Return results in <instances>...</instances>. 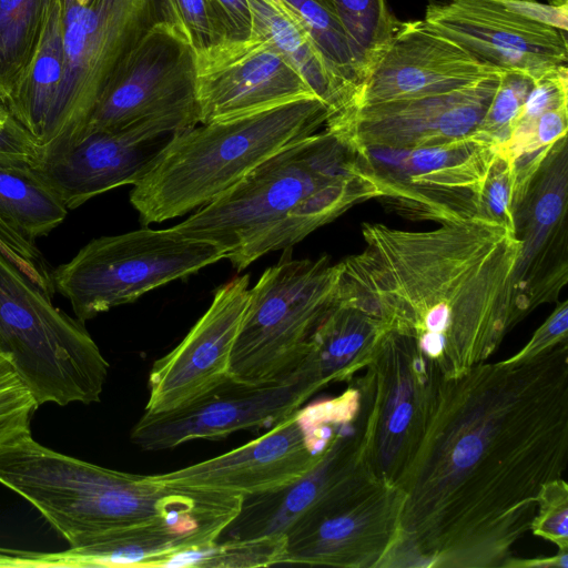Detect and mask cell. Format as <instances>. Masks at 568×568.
<instances>
[{
  "label": "cell",
  "mask_w": 568,
  "mask_h": 568,
  "mask_svg": "<svg viewBox=\"0 0 568 568\" xmlns=\"http://www.w3.org/2000/svg\"><path fill=\"white\" fill-rule=\"evenodd\" d=\"M568 462V343L440 377L379 568H497Z\"/></svg>",
  "instance_id": "1"
},
{
  "label": "cell",
  "mask_w": 568,
  "mask_h": 568,
  "mask_svg": "<svg viewBox=\"0 0 568 568\" xmlns=\"http://www.w3.org/2000/svg\"><path fill=\"white\" fill-rule=\"evenodd\" d=\"M366 247L337 263L336 295L413 338L445 378L486 362L516 325L520 242L475 216L407 231L364 223Z\"/></svg>",
  "instance_id": "2"
},
{
  "label": "cell",
  "mask_w": 568,
  "mask_h": 568,
  "mask_svg": "<svg viewBox=\"0 0 568 568\" xmlns=\"http://www.w3.org/2000/svg\"><path fill=\"white\" fill-rule=\"evenodd\" d=\"M0 483L28 500L69 542L223 505L236 495L166 486L109 469L36 442L31 432L0 446Z\"/></svg>",
  "instance_id": "3"
},
{
  "label": "cell",
  "mask_w": 568,
  "mask_h": 568,
  "mask_svg": "<svg viewBox=\"0 0 568 568\" xmlns=\"http://www.w3.org/2000/svg\"><path fill=\"white\" fill-rule=\"evenodd\" d=\"M328 116V106L310 97L178 131L133 184L130 202L144 225L200 209Z\"/></svg>",
  "instance_id": "4"
},
{
  "label": "cell",
  "mask_w": 568,
  "mask_h": 568,
  "mask_svg": "<svg viewBox=\"0 0 568 568\" xmlns=\"http://www.w3.org/2000/svg\"><path fill=\"white\" fill-rule=\"evenodd\" d=\"M83 324L0 252V352L39 406L100 402L109 363Z\"/></svg>",
  "instance_id": "5"
},
{
  "label": "cell",
  "mask_w": 568,
  "mask_h": 568,
  "mask_svg": "<svg viewBox=\"0 0 568 568\" xmlns=\"http://www.w3.org/2000/svg\"><path fill=\"white\" fill-rule=\"evenodd\" d=\"M362 173L357 152L325 129L277 152L173 227L227 256L278 223L321 185Z\"/></svg>",
  "instance_id": "6"
},
{
  "label": "cell",
  "mask_w": 568,
  "mask_h": 568,
  "mask_svg": "<svg viewBox=\"0 0 568 568\" xmlns=\"http://www.w3.org/2000/svg\"><path fill=\"white\" fill-rule=\"evenodd\" d=\"M338 270L323 255L285 254L253 288L234 343L230 378L250 385L282 381L303 361L312 335L336 300Z\"/></svg>",
  "instance_id": "7"
},
{
  "label": "cell",
  "mask_w": 568,
  "mask_h": 568,
  "mask_svg": "<svg viewBox=\"0 0 568 568\" xmlns=\"http://www.w3.org/2000/svg\"><path fill=\"white\" fill-rule=\"evenodd\" d=\"M165 0H62L64 67L39 148L75 140Z\"/></svg>",
  "instance_id": "8"
},
{
  "label": "cell",
  "mask_w": 568,
  "mask_h": 568,
  "mask_svg": "<svg viewBox=\"0 0 568 568\" xmlns=\"http://www.w3.org/2000/svg\"><path fill=\"white\" fill-rule=\"evenodd\" d=\"M225 256L217 246L187 239L174 227H143L91 240L50 272V281L84 323Z\"/></svg>",
  "instance_id": "9"
},
{
  "label": "cell",
  "mask_w": 568,
  "mask_h": 568,
  "mask_svg": "<svg viewBox=\"0 0 568 568\" xmlns=\"http://www.w3.org/2000/svg\"><path fill=\"white\" fill-rule=\"evenodd\" d=\"M359 393L348 383L335 397L301 407L257 438L213 458L159 475L156 483L248 497L302 477L337 433L355 423Z\"/></svg>",
  "instance_id": "10"
},
{
  "label": "cell",
  "mask_w": 568,
  "mask_h": 568,
  "mask_svg": "<svg viewBox=\"0 0 568 568\" xmlns=\"http://www.w3.org/2000/svg\"><path fill=\"white\" fill-rule=\"evenodd\" d=\"M364 369L349 382L359 393L355 427L375 476L397 487L443 375L413 338L392 331L384 333Z\"/></svg>",
  "instance_id": "11"
},
{
  "label": "cell",
  "mask_w": 568,
  "mask_h": 568,
  "mask_svg": "<svg viewBox=\"0 0 568 568\" xmlns=\"http://www.w3.org/2000/svg\"><path fill=\"white\" fill-rule=\"evenodd\" d=\"M498 144L473 134L413 149L357 151L362 171L392 211L438 224L479 216L480 194Z\"/></svg>",
  "instance_id": "12"
},
{
  "label": "cell",
  "mask_w": 568,
  "mask_h": 568,
  "mask_svg": "<svg viewBox=\"0 0 568 568\" xmlns=\"http://www.w3.org/2000/svg\"><path fill=\"white\" fill-rule=\"evenodd\" d=\"M403 491L368 475L285 535L280 565L379 568L399 532Z\"/></svg>",
  "instance_id": "13"
},
{
  "label": "cell",
  "mask_w": 568,
  "mask_h": 568,
  "mask_svg": "<svg viewBox=\"0 0 568 568\" xmlns=\"http://www.w3.org/2000/svg\"><path fill=\"white\" fill-rule=\"evenodd\" d=\"M200 123L189 114L138 121L125 128L95 131L40 149L33 170L68 210L114 187L134 184L172 135Z\"/></svg>",
  "instance_id": "14"
},
{
  "label": "cell",
  "mask_w": 568,
  "mask_h": 568,
  "mask_svg": "<svg viewBox=\"0 0 568 568\" xmlns=\"http://www.w3.org/2000/svg\"><path fill=\"white\" fill-rule=\"evenodd\" d=\"M171 114H189L200 120L195 51L173 20H163L131 51L75 140L91 132L119 130Z\"/></svg>",
  "instance_id": "15"
},
{
  "label": "cell",
  "mask_w": 568,
  "mask_h": 568,
  "mask_svg": "<svg viewBox=\"0 0 568 568\" xmlns=\"http://www.w3.org/2000/svg\"><path fill=\"white\" fill-rule=\"evenodd\" d=\"M568 144L559 139L534 174L515 210L520 242L511 282L515 325L558 300L568 280Z\"/></svg>",
  "instance_id": "16"
},
{
  "label": "cell",
  "mask_w": 568,
  "mask_h": 568,
  "mask_svg": "<svg viewBox=\"0 0 568 568\" xmlns=\"http://www.w3.org/2000/svg\"><path fill=\"white\" fill-rule=\"evenodd\" d=\"M315 389L296 371L278 382L250 385L231 378L180 408L145 413L130 433L146 452L194 439H219L246 429L272 427L306 404Z\"/></svg>",
  "instance_id": "17"
},
{
  "label": "cell",
  "mask_w": 568,
  "mask_h": 568,
  "mask_svg": "<svg viewBox=\"0 0 568 568\" xmlns=\"http://www.w3.org/2000/svg\"><path fill=\"white\" fill-rule=\"evenodd\" d=\"M500 73L455 92L348 108L325 129L356 152L366 148L439 145L476 133L497 90Z\"/></svg>",
  "instance_id": "18"
},
{
  "label": "cell",
  "mask_w": 568,
  "mask_h": 568,
  "mask_svg": "<svg viewBox=\"0 0 568 568\" xmlns=\"http://www.w3.org/2000/svg\"><path fill=\"white\" fill-rule=\"evenodd\" d=\"M243 497L189 515L156 519L85 537L65 550H23L24 568L171 567L214 545L240 511Z\"/></svg>",
  "instance_id": "19"
},
{
  "label": "cell",
  "mask_w": 568,
  "mask_h": 568,
  "mask_svg": "<svg viewBox=\"0 0 568 568\" xmlns=\"http://www.w3.org/2000/svg\"><path fill=\"white\" fill-rule=\"evenodd\" d=\"M195 97L200 123H209L316 95L267 40L251 36L195 51Z\"/></svg>",
  "instance_id": "20"
},
{
  "label": "cell",
  "mask_w": 568,
  "mask_h": 568,
  "mask_svg": "<svg viewBox=\"0 0 568 568\" xmlns=\"http://www.w3.org/2000/svg\"><path fill=\"white\" fill-rule=\"evenodd\" d=\"M424 21L478 61L534 80L567 65V32L528 20L494 0L429 1Z\"/></svg>",
  "instance_id": "21"
},
{
  "label": "cell",
  "mask_w": 568,
  "mask_h": 568,
  "mask_svg": "<svg viewBox=\"0 0 568 568\" xmlns=\"http://www.w3.org/2000/svg\"><path fill=\"white\" fill-rule=\"evenodd\" d=\"M248 283L250 276L243 275L219 287L185 337L153 363L145 413L185 406L230 378L234 343L248 304Z\"/></svg>",
  "instance_id": "22"
},
{
  "label": "cell",
  "mask_w": 568,
  "mask_h": 568,
  "mask_svg": "<svg viewBox=\"0 0 568 568\" xmlns=\"http://www.w3.org/2000/svg\"><path fill=\"white\" fill-rule=\"evenodd\" d=\"M499 71L430 29L424 20L402 22L349 108L446 94Z\"/></svg>",
  "instance_id": "23"
},
{
  "label": "cell",
  "mask_w": 568,
  "mask_h": 568,
  "mask_svg": "<svg viewBox=\"0 0 568 568\" xmlns=\"http://www.w3.org/2000/svg\"><path fill=\"white\" fill-rule=\"evenodd\" d=\"M369 474L374 473L354 423L335 435L320 462L302 477L276 490L244 497L217 541L285 536L302 518Z\"/></svg>",
  "instance_id": "24"
},
{
  "label": "cell",
  "mask_w": 568,
  "mask_h": 568,
  "mask_svg": "<svg viewBox=\"0 0 568 568\" xmlns=\"http://www.w3.org/2000/svg\"><path fill=\"white\" fill-rule=\"evenodd\" d=\"M68 209L31 162L0 156V239L24 264L30 278L50 293V273L36 241L60 225Z\"/></svg>",
  "instance_id": "25"
},
{
  "label": "cell",
  "mask_w": 568,
  "mask_h": 568,
  "mask_svg": "<svg viewBox=\"0 0 568 568\" xmlns=\"http://www.w3.org/2000/svg\"><path fill=\"white\" fill-rule=\"evenodd\" d=\"M386 331L377 318L336 295L295 371L316 393L334 383L348 384L364 369Z\"/></svg>",
  "instance_id": "26"
},
{
  "label": "cell",
  "mask_w": 568,
  "mask_h": 568,
  "mask_svg": "<svg viewBox=\"0 0 568 568\" xmlns=\"http://www.w3.org/2000/svg\"><path fill=\"white\" fill-rule=\"evenodd\" d=\"M377 196L374 182L364 172L329 181L304 197L278 223L226 258L241 271L268 252L290 248L354 204Z\"/></svg>",
  "instance_id": "27"
},
{
  "label": "cell",
  "mask_w": 568,
  "mask_h": 568,
  "mask_svg": "<svg viewBox=\"0 0 568 568\" xmlns=\"http://www.w3.org/2000/svg\"><path fill=\"white\" fill-rule=\"evenodd\" d=\"M63 67L62 0H45L36 52L24 77L6 104L10 115L37 145L60 85Z\"/></svg>",
  "instance_id": "28"
},
{
  "label": "cell",
  "mask_w": 568,
  "mask_h": 568,
  "mask_svg": "<svg viewBox=\"0 0 568 568\" xmlns=\"http://www.w3.org/2000/svg\"><path fill=\"white\" fill-rule=\"evenodd\" d=\"M252 34L267 40L300 73L329 109V116L354 102L352 93L332 74L322 54L296 19L264 0H247ZM328 116V118H329Z\"/></svg>",
  "instance_id": "29"
},
{
  "label": "cell",
  "mask_w": 568,
  "mask_h": 568,
  "mask_svg": "<svg viewBox=\"0 0 568 568\" xmlns=\"http://www.w3.org/2000/svg\"><path fill=\"white\" fill-rule=\"evenodd\" d=\"M45 0H0V100L7 104L36 52Z\"/></svg>",
  "instance_id": "30"
},
{
  "label": "cell",
  "mask_w": 568,
  "mask_h": 568,
  "mask_svg": "<svg viewBox=\"0 0 568 568\" xmlns=\"http://www.w3.org/2000/svg\"><path fill=\"white\" fill-rule=\"evenodd\" d=\"M345 31L361 83L400 26L385 0H331ZM362 85V84H361Z\"/></svg>",
  "instance_id": "31"
},
{
  "label": "cell",
  "mask_w": 568,
  "mask_h": 568,
  "mask_svg": "<svg viewBox=\"0 0 568 568\" xmlns=\"http://www.w3.org/2000/svg\"><path fill=\"white\" fill-rule=\"evenodd\" d=\"M304 28L332 74L355 98L361 88L348 41L331 0H281ZM354 103V102H353Z\"/></svg>",
  "instance_id": "32"
},
{
  "label": "cell",
  "mask_w": 568,
  "mask_h": 568,
  "mask_svg": "<svg viewBox=\"0 0 568 568\" xmlns=\"http://www.w3.org/2000/svg\"><path fill=\"white\" fill-rule=\"evenodd\" d=\"M285 536H266L217 541L211 547L180 558L173 566L252 568L280 565Z\"/></svg>",
  "instance_id": "33"
},
{
  "label": "cell",
  "mask_w": 568,
  "mask_h": 568,
  "mask_svg": "<svg viewBox=\"0 0 568 568\" xmlns=\"http://www.w3.org/2000/svg\"><path fill=\"white\" fill-rule=\"evenodd\" d=\"M535 80L519 71H501L497 90L475 134L498 145L510 135Z\"/></svg>",
  "instance_id": "34"
},
{
  "label": "cell",
  "mask_w": 568,
  "mask_h": 568,
  "mask_svg": "<svg viewBox=\"0 0 568 568\" xmlns=\"http://www.w3.org/2000/svg\"><path fill=\"white\" fill-rule=\"evenodd\" d=\"M514 187V164L497 149L481 190L479 216L515 232Z\"/></svg>",
  "instance_id": "35"
},
{
  "label": "cell",
  "mask_w": 568,
  "mask_h": 568,
  "mask_svg": "<svg viewBox=\"0 0 568 568\" xmlns=\"http://www.w3.org/2000/svg\"><path fill=\"white\" fill-rule=\"evenodd\" d=\"M530 530L558 549H568V485L562 478L541 488Z\"/></svg>",
  "instance_id": "36"
},
{
  "label": "cell",
  "mask_w": 568,
  "mask_h": 568,
  "mask_svg": "<svg viewBox=\"0 0 568 568\" xmlns=\"http://www.w3.org/2000/svg\"><path fill=\"white\" fill-rule=\"evenodd\" d=\"M38 407L18 376L0 383V446L30 432Z\"/></svg>",
  "instance_id": "37"
},
{
  "label": "cell",
  "mask_w": 568,
  "mask_h": 568,
  "mask_svg": "<svg viewBox=\"0 0 568 568\" xmlns=\"http://www.w3.org/2000/svg\"><path fill=\"white\" fill-rule=\"evenodd\" d=\"M165 2L172 20L182 29L194 51L220 42L205 0H165Z\"/></svg>",
  "instance_id": "38"
},
{
  "label": "cell",
  "mask_w": 568,
  "mask_h": 568,
  "mask_svg": "<svg viewBox=\"0 0 568 568\" xmlns=\"http://www.w3.org/2000/svg\"><path fill=\"white\" fill-rule=\"evenodd\" d=\"M205 4L220 41L251 37L252 13L247 0H205Z\"/></svg>",
  "instance_id": "39"
},
{
  "label": "cell",
  "mask_w": 568,
  "mask_h": 568,
  "mask_svg": "<svg viewBox=\"0 0 568 568\" xmlns=\"http://www.w3.org/2000/svg\"><path fill=\"white\" fill-rule=\"evenodd\" d=\"M568 302H560L541 326L534 333L530 341L515 355L505 359L507 363L527 361L567 341Z\"/></svg>",
  "instance_id": "40"
},
{
  "label": "cell",
  "mask_w": 568,
  "mask_h": 568,
  "mask_svg": "<svg viewBox=\"0 0 568 568\" xmlns=\"http://www.w3.org/2000/svg\"><path fill=\"white\" fill-rule=\"evenodd\" d=\"M39 155L40 148L18 121L11 115L0 118V156L33 163Z\"/></svg>",
  "instance_id": "41"
},
{
  "label": "cell",
  "mask_w": 568,
  "mask_h": 568,
  "mask_svg": "<svg viewBox=\"0 0 568 568\" xmlns=\"http://www.w3.org/2000/svg\"><path fill=\"white\" fill-rule=\"evenodd\" d=\"M506 10L528 20L554 27L567 32L568 7L544 4L537 0H494Z\"/></svg>",
  "instance_id": "42"
},
{
  "label": "cell",
  "mask_w": 568,
  "mask_h": 568,
  "mask_svg": "<svg viewBox=\"0 0 568 568\" xmlns=\"http://www.w3.org/2000/svg\"><path fill=\"white\" fill-rule=\"evenodd\" d=\"M505 568H568V549H558L550 557L519 559L514 557Z\"/></svg>",
  "instance_id": "43"
},
{
  "label": "cell",
  "mask_w": 568,
  "mask_h": 568,
  "mask_svg": "<svg viewBox=\"0 0 568 568\" xmlns=\"http://www.w3.org/2000/svg\"><path fill=\"white\" fill-rule=\"evenodd\" d=\"M265 2L270 3L271 6L275 7L277 10L285 12L286 9L281 0H264Z\"/></svg>",
  "instance_id": "44"
},
{
  "label": "cell",
  "mask_w": 568,
  "mask_h": 568,
  "mask_svg": "<svg viewBox=\"0 0 568 568\" xmlns=\"http://www.w3.org/2000/svg\"><path fill=\"white\" fill-rule=\"evenodd\" d=\"M10 115L7 106L4 105V103L0 100V118H3V116H8Z\"/></svg>",
  "instance_id": "45"
},
{
  "label": "cell",
  "mask_w": 568,
  "mask_h": 568,
  "mask_svg": "<svg viewBox=\"0 0 568 568\" xmlns=\"http://www.w3.org/2000/svg\"><path fill=\"white\" fill-rule=\"evenodd\" d=\"M79 1H80V2H88V1H90V0H79Z\"/></svg>",
  "instance_id": "46"
}]
</instances>
